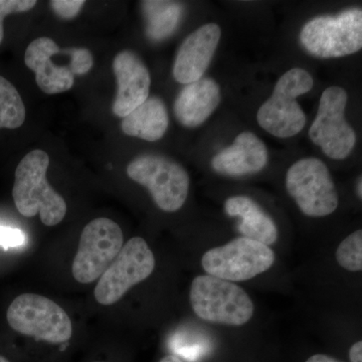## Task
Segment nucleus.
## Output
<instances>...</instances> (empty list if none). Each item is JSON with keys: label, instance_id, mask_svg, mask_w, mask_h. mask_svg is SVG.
<instances>
[{"label": "nucleus", "instance_id": "nucleus-9", "mask_svg": "<svg viewBox=\"0 0 362 362\" xmlns=\"http://www.w3.org/2000/svg\"><path fill=\"white\" fill-rule=\"evenodd\" d=\"M156 269V257L144 239L132 238L124 245L95 288L98 303L110 306L120 301L131 288L149 278Z\"/></svg>", "mask_w": 362, "mask_h": 362}, {"label": "nucleus", "instance_id": "nucleus-28", "mask_svg": "<svg viewBox=\"0 0 362 362\" xmlns=\"http://www.w3.org/2000/svg\"><path fill=\"white\" fill-rule=\"evenodd\" d=\"M159 362H185L180 356H175V354H169V356H164Z\"/></svg>", "mask_w": 362, "mask_h": 362}, {"label": "nucleus", "instance_id": "nucleus-22", "mask_svg": "<svg viewBox=\"0 0 362 362\" xmlns=\"http://www.w3.org/2000/svg\"><path fill=\"white\" fill-rule=\"evenodd\" d=\"M37 4L35 0H0V44L4 40V21L7 16L16 13H25Z\"/></svg>", "mask_w": 362, "mask_h": 362}, {"label": "nucleus", "instance_id": "nucleus-4", "mask_svg": "<svg viewBox=\"0 0 362 362\" xmlns=\"http://www.w3.org/2000/svg\"><path fill=\"white\" fill-rule=\"evenodd\" d=\"M300 42L305 51L319 59H337L361 51L362 11L349 8L337 16L312 18L302 28Z\"/></svg>", "mask_w": 362, "mask_h": 362}, {"label": "nucleus", "instance_id": "nucleus-15", "mask_svg": "<svg viewBox=\"0 0 362 362\" xmlns=\"http://www.w3.org/2000/svg\"><path fill=\"white\" fill-rule=\"evenodd\" d=\"M59 47L49 37H42L33 40L26 49L25 63L35 74V81L45 94H59L71 89L74 77L69 66H59L52 57Z\"/></svg>", "mask_w": 362, "mask_h": 362}, {"label": "nucleus", "instance_id": "nucleus-11", "mask_svg": "<svg viewBox=\"0 0 362 362\" xmlns=\"http://www.w3.org/2000/svg\"><path fill=\"white\" fill-rule=\"evenodd\" d=\"M123 242L122 230L115 221L106 218L90 221L83 230L74 259L75 280L90 284L100 279L122 250Z\"/></svg>", "mask_w": 362, "mask_h": 362}, {"label": "nucleus", "instance_id": "nucleus-30", "mask_svg": "<svg viewBox=\"0 0 362 362\" xmlns=\"http://www.w3.org/2000/svg\"><path fill=\"white\" fill-rule=\"evenodd\" d=\"M0 362H9V361L6 357L0 356Z\"/></svg>", "mask_w": 362, "mask_h": 362}, {"label": "nucleus", "instance_id": "nucleus-17", "mask_svg": "<svg viewBox=\"0 0 362 362\" xmlns=\"http://www.w3.org/2000/svg\"><path fill=\"white\" fill-rule=\"evenodd\" d=\"M225 211L228 216L240 218L238 230L243 237L269 247L277 242L279 233L275 221L251 197H228L225 202Z\"/></svg>", "mask_w": 362, "mask_h": 362}, {"label": "nucleus", "instance_id": "nucleus-19", "mask_svg": "<svg viewBox=\"0 0 362 362\" xmlns=\"http://www.w3.org/2000/svg\"><path fill=\"white\" fill-rule=\"evenodd\" d=\"M146 18V33L150 40L158 42L173 35L182 16V6L173 1H143Z\"/></svg>", "mask_w": 362, "mask_h": 362}, {"label": "nucleus", "instance_id": "nucleus-24", "mask_svg": "<svg viewBox=\"0 0 362 362\" xmlns=\"http://www.w3.org/2000/svg\"><path fill=\"white\" fill-rule=\"evenodd\" d=\"M85 1L82 0H52L51 1L52 8L59 18L64 20H71L77 16Z\"/></svg>", "mask_w": 362, "mask_h": 362}, {"label": "nucleus", "instance_id": "nucleus-14", "mask_svg": "<svg viewBox=\"0 0 362 362\" xmlns=\"http://www.w3.org/2000/svg\"><path fill=\"white\" fill-rule=\"evenodd\" d=\"M268 160L269 152L264 142L254 133L244 131L230 146L214 157L211 168L220 175L240 177L263 170Z\"/></svg>", "mask_w": 362, "mask_h": 362}, {"label": "nucleus", "instance_id": "nucleus-13", "mask_svg": "<svg viewBox=\"0 0 362 362\" xmlns=\"http://www.w3.org/2000/svg\"><path fill=\"white\" fill-rule=\"evenodd\" d=\"M113 70L118 85L113 113L124 118L148 99L151 78L142 59L130 51L117 54Z\"/></svg>", "mask_w": 362, "mask_h": 362}, {"label": "nucleus", "instance_id": "nucleus-5", "mask_svg": "<svg viewBox=\"0 0 362 362\" xmlns=\"http://www.w3.org/2000/svg\"><path fill=\"white\" fill-rule=\"evenodd\" d=\"M7 321L16 332L52 344L69 341L73 335L66 312L42 295L28 293L16 297L7 310Z\"/></svg>", "mask_w": 362, "mask_h": 362}, {"label": "nucleus", "instance_id": "nucleus-3", "mask_svg": "<svg viewBox=\"0 0 362 362\" xmlns=\"http://www.w3.org/2000/svg\"><path fill=\"white\" fill-rule=\"evenodd\" d=\"M313 88L310 74L301 68H293L279 78L273 94L259 107L257 120L271 135L290 138L301 132L306 125V115L297 98Z\"/></svg>", "mask_w": 362, "mask_h": 362}, {"label": "nucleus", "instance_id": "nucleus-10", "mask_svg": "<svg viewBox=\"0 0 362 362\" xmlns=\"http://www.w3.org/2000/svg\"><path fill=\"white\" fill-rule=\"evenodd\" d=\"M347 102L349 94L343 88H327L322 93L315 120L309 130L311 141L335 160L347 158L356 146V131L345 119Z\"/></svg>", "mask_w": 362, "mask_h": 362}, {"label": "nucleus", "instance_id": "nucleus-27", "mask_svg": "<svg viewBox=\"0 0 362 362\" xmlns=\"http://www.w3.org/2000/svg\"><path fill=\"white\" fill-rule=\"evenodd\" d=\"M306 362H343L325 354H315L307 359Z\"/></svg>", "mask_w": 362, "mask_h": 362}, {"label": "nucleus", "instance_id": "nucleus-18", "mask_svg": "<svg viewBox=\"0 0 362 362\" xmlns=\"http://www.w3.org/2000/svg\"><path fill=\"white\" fill-rule=\"evenodd\" d=\"M168 108L160 98H148L144 103L124 117L121 128L124 134L145 141L160 140L168 131Z\"/></svg>", "mask_w": 362, "mask_h": 362}, {"label": "nucleus", "instance_id": "nucleus-29", "mask_svg": "<svg viewBox=\"0 0 362 362\" xmlns=\"http://www.w3.org/2000/svg\"><path fill=\"white\" fill-rule=\"evenodd\" d=\"M361 185H362L361 177H359L358 182H357L356 194H357V197H358L359 199H361V197H362V188H361Z\"/></svg>", "mask_w": 362, "mask_h": 362}, {"label": "nucleus", "instance_id": "nucleus-2", "mask_svg": "<svg viewBox=\"0 0 362 362\" xmlns=\"http://www.w3.org/2000/svg\"><path fill=\"white\" fill-rule=\"evenodd\" d=\"M189 300L195 315L206 322L240 326L254 315V303L243 288L213 276L194 279Z\"/></svg>", "mask_w": 362, "mask_h": 362}, {"label": "nucleus", "instance_id": "nucleus-25", "mask_svg": "<svg viewBox=\"0 0 362 362\" xmlns=\"http://www.w3.org/2000/svg\"><path fill=\"white\" fill-rule=\"evenodd\" d=\"M25 243V235L21 230L0 226V247L7 250L23 246Z\"/></svg>", "mask_w": 362, "mask_h": 362}, {"label": "nucleus", "instance_id": "nucleus-21", "mask_svg": "<svg viewBox=\"0 0 362 362\" xmlns=\"http://www.w3.org/2000/svg\"><path fill=\"white\" fill-rule=\"evenodd\" d=\"M338 265L349 272L362 270V230H357L342 240L335 252Z\"/></svg>", "mask_w": 362, "mask_h": 362}, {"label": "nucleus", "instance_id": "nucleus-16", "mask_svg": "<svg viewBox=\"0 0 362 362\" xmlns=\"http://www.w3.org/2000/svg\"><path fill=\"white\" fill-rule=\"evenodd\" d=\"M220 85L202 78L185 85L175 102V114L181 125L195 128L206 122L221 103Z\"/></svg>", "mask_w": 362, "mask_h": 362}, {"label": "nucleus", "instance_id": "nucleus-7", "mask_svg": "<svg viewBox=\"0 0 362 362\" xmlns=\"http://www.w3.org/2000/svg\"><path fill=\"white\" fill-rule=\"evenodd\" d=\"M275 259L270 247L240 237L204 252L202 266L206 275L228 282H243L265 273Z\"/></svg>", "mask_w": 362, "mask_h": 362}, {"label": "nucleus", "instance_id": "nucleus-20", "mask_svg": "<svg viewBox=\"0 0 362 362\" xmlns=\"http://www.w3.org/2000/svg\"><path fill=\"white\" fill-rule=\"evenodd\" d=\"M25 107L20 93L0 76V129H16L25 123Z\"/></svg>", "mask_w": 362, "mask_h": 362}, {"label": "nucleus", "instance_id": "nucleus-1", "mask_svg": "<svg viewBox=\"0 0 362 362\" xmlns=\"http://www.w3.org/2000/svg\"><path fill=\"white\" fill-rule=\"evenodd\" d=\"M49 157L44 150L26 154L16 170L13 197L16 209L26 218L40 214L45 226L59 225L65 218L66 204L47 180Z\"/></svg>", "mask_w": 362, "mask_h": 362}, {"label": "nucleus", "instance_id": "nucleus-6", "mask_svg": "<svg viewBox=\"0 0 362 362\" xmlns=\"http://www.w3.org/2000/svg\"><path fill=\"white\" fill-rule=\"evenodd\" d=\"M131 180L146 187L156 206L166 213L180 211L189 192V176L182 166L168 157L146 154L127 168Z\"/></svg>", "mask_w": 362, "mask_h": 362}, {"label": "nucleus", "instance_id": "nucleus-31", "mask_svg": "<svg viewBox=\"0 0 362 362\" xmlns=\"http://www.w3.org/2000/svg\"><path fill=\"white\" fill-rule=\"evenodd\" d=\"M96 362H99V361H96Z\"/></svg>", "mask_w": 362, "mask_h": 362}, {"label": "nucleus", "instance_id": "nucleus-8", "mask_svg": "<svg viewBox=\"0 0 362 362\" xmlns=\"http://www.w3.org/2000/svg\"><path fill=\"white\" fill-rule=\"evenodd\" d=\"M286 188L300 211L310 218L329 216L339 204L329 169L314 157L300 159L288 169Z\"/></svg>", "mask_w": 362, "mask_h": 362}, {"label": "nucleus", "instance_id": "nucleus-26", "mask_svg": "<svg viewBox=\"0 0 362 362\" xmlns=\"http://www.w3.org/2000/svg\"><path fill=\"white\" fill-rule=\"evenodd\" d=\"M350 362H362V342L354 343L349 349Z\"/></svg>", "mask_w": 362, "mask_h": 362}, {"label": "nucleus", "instance_id": "nucleus-12", "mask_svg": "<svg viewBox=\"0 0 362 362\" xmlns=\"http://www.w3.org/2000/svg\"><path fill=\"white\" fill-rule=\"evenodd\" d=\"M221 37V26L211 23L202 25L185 40L178 49L173 75L176 82L192 84L204 77Z\"/></svg>", "mask_w": 362, "mask_h": 362}, {"label": "nucleus", "instance_id": "nucleus-23", "mask_svg": "<svg viewBox=\"0 0 362 362\" xmlns=\"http://www.w3.org/2000/svg\"><path fill=\"white\" fill-rule=\"evenodd\" d=\"M70 69L74 76H82L87 74L93 66V57L90 51L86 49H70Z\"/></svg>", "mask_w": 362, "mask_h": 362}]
</instances>
